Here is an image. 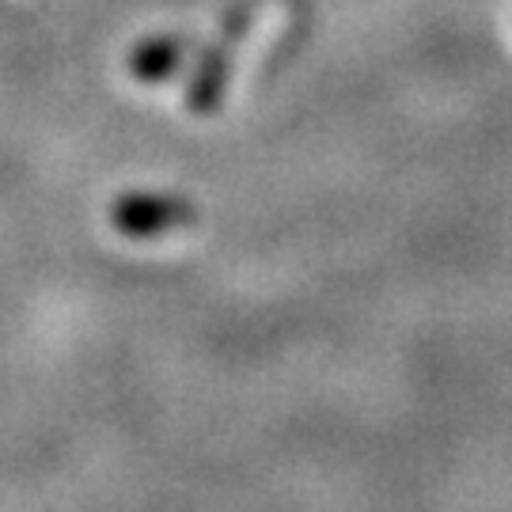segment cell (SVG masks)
Listing matches in <instances>:
<instances>
[{"mask_svg":"<svg viewBox=\"0 0 512 512\" xmlns=\"http://www.w3.org/2000/svg\"><path fill=\"white\" fill-rule=\"evenodd\" d=\"M190 209L186 202H171V198H126L114 209V224L129 232V236H156L171 224H186Z\"/></svg>","mask_w":512,"mask_h":512,"instance_id":"cell-1","label":"cell"}]
</instances>
